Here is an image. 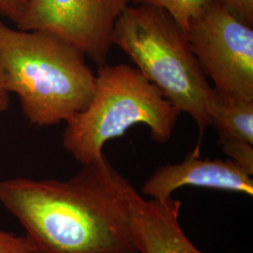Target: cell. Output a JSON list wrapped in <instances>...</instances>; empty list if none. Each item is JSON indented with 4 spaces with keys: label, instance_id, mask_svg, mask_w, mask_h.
I'll use <instances>...</instances> for the list:
<instances>
[{
    "label": "cell",
    "instance_id": "obj_1",
    "mask_svg": "<svg viewBox=\"0 0 253 253\" xmlns=\"http://www.w3.org/2000/svg\"><path fill=\"white\" fill-rule=\"evenodd\" d=\"M133 186L103 155L68 180L0 182V204L34 253H138L130 226Z\"/></svg>",
    "mask_w": 253,
    "mask_h": 253
},
{
    "label": "cell",
    "instance_id": "obj_2",
    "mask_svg": "<svg viewBox=\"0 0 253 253\" xmlns=\"http://www.w3.org/2000/svg\"><path fill=\"white\" fill-rule=\"evenodd\" d=\"M85 57L51 32L14 29L0 21V73L32 125L54 126L88 106L96 74Z\"/></svg>",
    "mask_w": 253,
    "mask_h": 253
},
{
    "label": "cell",
    "instance_id": "obj_3",
    "mask_svg": "<svg viewBox=\"0 0 253 253\" xmlns=\"http://www.w3.org/2000/svg\"><path fill=\"white\" fill-rule=\"evenodd\" d=\"M112 41L174 108L195 121L200 145L210 126L214 89L174 20L151 5H129L118 19Z\"/></svg>",
    "mask_w": 253,
    "mask_h": 253
},
{
    "label": "cell",
    "instance_id": "obj_4",
    "mask_svg": "<svg viewBox=\"0 0 253 253\" xmlns=\"http://www.w3.org/2000/svg\"><path fill=\"white\" fill-rule=\"evenodd\" d=\"M180 113L137 68L127 64L99 66L88 106L66 121L64 148L85 165L101 158L103 146L131 126H148L151 139L167 143Z\"/></svg>",
    "mask_w": 253,
    "mask_h": 253
},
{
    "label": "cell",
    "instance_id": "obj_5",
    "mask_svg": "<svg viewBox=\"0 0 253 253\" xmlns=\"http://www.w3.org/2000/svg\"><path fill=\"white\" fill-rule=\"evenodd\" d=\"M185 35L214 90L253 100V27L211 0L190 20Z\"/></svg>",
    "mask_w": 253,
    "mask_h": 253
},
{
    "label": "cell",
    "instance_id": "obj_6",
    "mask_svg": "<svg viewBox=\"0 0 253 253\" xmlns=\"http://www.w3.org/2000/svg\"><path fill=\"white\" fill-rule=\"evenodd\" d=\"M132 0H30L16 27L62 38L99 66L107 63L116 23Z\"/></svg>",
    "mask_w": 253,
    "mask_h": 253
},
{
    "label": "cell",
    "instance_id": "obj_7",
    "mask_svg": "<svg viewBox=\"0 0 253 253\" xmlns=\"http://www.w3.org/2000/svg\"><path fill=\"white\" fill-rule=\"evenodd\" d=\"M187 186L253 195L252 174L231 159L202 160L199 145L182 163L161 166L144 184L142 193L152 199L165 200Z\"/></svg>",
    "mask_w": 253,
    "mask_h": 253
},
{
    "label": "cell",
    "instance_id": "obj_8",
    "mask_svg": "<svg viewBox=\"0 0 253 253\" xmlns=\"http://www.w3.org/2000/svg\"><path fill=\"white\" fill-rule=\"evenodd\" d=\"M179 200H145L133 187L129 193V215L138 253H202L181 228Z\"/></svg>",
    "mask_w": 253,
    "mask_h": 253
},
{
    "label": "cell",
    "instance_id": "obj_9",
    "mask_svg": "<svg viewBox=\"0 0 253 253\" xmlns=\"http://www.w3.org/2000/svg\"><path fill=\"white\" fill-rule=\"evenodd\" d=\"M208 115L223 152L253 175V100L229 98L214 90Z\"/></svg>",
    "mask_w": 253,
    "mask_h": 253
},
{
    "label": "cell",
    "instance_id": "obj_10",
    "mask_svg": "<svg viewBox=\"0 0 253 253\" xmlns=\"http://www.w3.org/2000/svg\"><path fill=\"white\" fill-rule=\"evenodd\" d=\"M211 0H132L134 4H147L165 10L184 31L190 20L198 15Z\"/></svg>",
    "mask_w": 253,
    "mask_h": 253
},
{
    "label": "cell",
    "instance_id": "obj_11",
    "mask_svg": "<svg viewBox=\"0 0 253 253\" xmlns=\"http://www.w3.org/2000/svg\"><path fill=\"white\" fill-rule=\"evenodd\" d=\"M0 253H34L26 236L0 230Z\"/></svg>",
    "mask_w": 253,
    "mask_h": 253
},
{
    "label": "cell",
    "instance_id": "obj_12",
    "mask_svg": "<svg viewBox=\"0 0 253 253\" xmlns=\"http://www.w3.org/2000/svg\"><path fill=\"white\" fill-rule=\"evenodd\" d=\"M236 18L253 27V0H216Z\"/></svg>",
    "mask_w": 253,
    "mask_h": 253
},
{
    "label": "cell",
    "instance_id": "obj_13",
    "mask_svg": "<svg viewBox=\"0 0 253 253\" xmlns=\"http://www.w3.org/2000/svg\"><path fill=\"white\" fill-rule=\"evenodd\" d=\"M30 0H0V13L14 25L18 24Z\"/></svg>",
    "mask_w": 253,
    "mask_h": 253
},
{
    "label": "cell",
    "instance_id": "obj_14",
    "mask_svg": "<svg viewBox=\"0 0 253 253\" xmlns=\"http://www.w3.org/2000/svg\"><path fill=\"white\" fill-rule=\"evenodd\" d=\"M9 104V93L5 87L2 74L0 73V114L5 112Z\"/></svg>",
    "mask_w": 253,
    "mask_h": 253
},
{
    "label": "cell",
    "instance_id": "obj_15",
    "mask_svg": "<svg viewBox=\"0 0 253 253\" xmlns=\"http://www.w3.org/2000/svg\"></svg>",
    "mask_w": 253,
    "mask_h": 253
}]
</instances>
